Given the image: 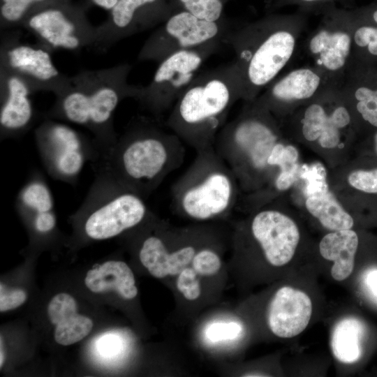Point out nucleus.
<instances>
[{"instance_id":"1","label":"nucleus","mask_w":377,"mask_h":377,"mask_svg":"<svg viewBox=\"0 0 377 377\" xmlns=\"http://www.w3.org/2000/svg\"><path fill=\"white\" fill-rule=\"evenodd\" d=\"M307 19L299 10L272 13L224 34L222 43L235 53L232 63L244 102L256 99L291 61Z\"/></svg>"},{"instance_id":"2","label":"nucleus","mask_w":377,"mask_h":377,"mask_svg":"<svg viewBox=\"0 0 377 377\" xmlns=\"http://www.w3.org/2000/svg\"><path fill=\"white\" fill-rule=\"evenodd\" d=\"M131 69L130 64L121 63L77 72L71 76L68 87L55 96L44 119L66 121L87 128L101 158L118 138L114 127L115 110L123 100H135L138 96L140 86L128 82Z\"/></svg>"},{"instance_id":"3","label":"nucleus","mask_w":377,"mask_h":377,"mask_svg":"<svg viewBox=\"0 0 377 377\" xmlns=\"http://www.w3.org/2000/svg\"><path fill=\"white\" fill-rule=\"evenodd\" d=\"M184 145L171 131L139 119L128 126L94 168L145 198L183 163Z\"/></svg>"},{"instance_id":"4","label":"nucleus","mask_w":377,"mask_h":377,"mask_svg":"<svg viewBox=\"0 0 377 377\" xmlns=\"http://www.w3.org/2000/svg\"><path fill=\"white\" fill-rule=\"evenodd\" d=\"M242 87L232 62L202 73L171 108L166 127L195 151L214 147Z\"/></svg>"},{"instance_id":"5","label":"nucleus","mask_w":377,"mask_h":377,"mask_svg":"<svg viewBox=\"0 0 377 377\" xmlns=\"http://www.w3.org/2000/svg\"><path fill=\"white\" fill-rule=\"evenodd\" d=\"M219 132L214 148L244 188L260 185L271 168L268 158L279 142L274 117L256 99Z\"/></svg>"},{"instance_id":"6","label":"nucleus","mask_w":377,"mask_h":377,"mask_svg":"<svg viewBox=\"0 0 377 377\" xmlns=\"http://www.w3.org/2000/svg\"><path fill=\"white\" fill-rule=\"evenodd\" d=\"M195 152L189 168L172 186V207L200 221L227 216L237 200V181L214 147Z\"/></svg>"},{"instance_id":"7","label":"nucleus","mask_w":377,"mask_h":377,"mask_svg":"<svg viewBox=\"0 0 377 377\" xmlns=\"http://www.w3.org/2000/svg\"><path fill=\"white\" fill-rule=\"evenodd\" d=\"M79 209L72 216L85 238L104 240L143 223L151 216L145 198L101 169Z\"/></svg>"},{"instance_id":"8","label":"nucleus","mask_w":377,"mask_h":377,"mask_svg":"<svg viewBox=\"0 0 377 377\" xmlns=\"http://www.w3.org/2000/svg\"><path fill=\"white\" fill-rule=\"evenodd\" d=\"M88 7L87 3L58 0L29 15L22 27L52 52L58 50L79 51L94 48L97 26H94L87 17Z\"/></svg>"},{"instance_id":"9","label":"nucleus","mask_w":377,"mask_h":377,"mask_svg":"<svg viewBox=\"0 0 377 377\" xmlns=\"http://www.w3.org/2000/svg\"><path fill=\"white\" fill-rule=\"evenodd\" d=\"M221 43L222 40H216L195 49L175 52L160 61L151 82L140 86L135 101L158 120L200 74L202 64Z\"/></svg>"},{"instance_id":"10","label":"nucleus","mask_w":377,"mask_h":377,"mask_svg":"<svg viewBox=\"0 0 377 377\" xmlns=\"http://www.w3.org/2000/svg\"><path fill=\"white\" fill-rule=\"evenodd\" d=\"M34 135L44 167L56 180L75 184L85 163L100 159L93 139L58 120L44 119Z\"/></svg>"},{"instance_id":"11","label":"nucleus","mask_w":377,"mask_h":377,"mask_svg":"<svg viewBox=\"0 0 377 377\" xmlns=\"http://www.w3.org/2000/svg\"><path fill=\"white\" fill-rule=\"evenodd\" d=\"M348 8L331 6L320 14L319 24L304 42L312 66L340 87L353 59V38Z\"/></svg>"},{"instance_id":"12","label":"nucleus","mask_w":377,"mask_h":377,"mask_svg":"<svg viewBox=\"0 0 377 377\" xmlns=\"http://www.w3.org/2000/svg\"><path fill=\"white\" fill-rule=\"evenodd\" d=\"M51 54L50 50L38 42L22 41L17 30L1 31L0 68L22 77L34 94L47 91L55 96L70 84L71 76L55 66Z\"/></svg>"},{"instance_id":"13","label":"nucleus","mask_w":377,"mask_h":377,"mask_svg":"<svg viewBox=\"0 0 377 377\" xmlns=\"http://www.w3.org/2000/svg\"><path fill=\"white\" fill-rule=\"evenodd\" d=\"M228 30L221 20H202L185 11L172 14L154 30L142 45L137 59L140 61L159 63L168 56L183 50L222 40Z\"/></svg>"},{"instance_id":"14","label":"nucleus","mask_w":377,"mask_h":377,"mask_svg":"<svg viewBox=\"0 0 377 377\" xmlns=\"http://www.w3.org/2000/svg\"><path fill=\"white\" fill-rule=\"evenodd\" d=\"M292 120L304 139L326 149L337 147L355 124L340 87H331L300 107Z\"/></svg>"},{"instance_id":"15","label":"nucleus","mask_w":377,"mask_h":377,"mask_svg":"<svg viewBox=\"0 0 377 377\" xmlns=\"http://www.w3.org/2000/svg\"><path fill=\"white\" fill-rule=\"evenodd\" d=\"M174 13L169 0H119L97 26L94 48L107 51L117 42L163 22Z\"/></svg>"},{"instance_id":"16","label":"nucleus","mask_w":377,"mask_h":377,"mask_svg":"<svg viewBox=\"0 0 377 377\" xmlns=\"http://www.w3.org/2000/svg\"><path fill=\"white\" fill-rule=\"evenodd\" d=\"M331 87H339L312 65L275 79L256 99L274 116L294 112Z\"/></svg>"},{"instance_id":"17","label":"nucleus","mask_w":377,"mask_h":377,"mask_svg":"<svg viewBox=\"0 0 377 377\" xmlns=\"http://www.w3.org/2000/svg\"><path fill=\"white\" fill-rule=\"evenodd\" d=\"M250 232L266 260L274 267H282L293 258L300 233L295 221L285 214L265 209L253 215Z\"/></svg>"},{"instance_id":"18","label":"nucleus","mask_w":377,"mask_h":377,"mask_svg":"<svg viewBox=\"0 0 377 377\" xmlns=\"http://www.w3.org/2000/svg\"><path fill=\"white\" fill-rule=\"evenodd\" d=\"M34 94L17 75L0 68V138H18L34 125L36 112L31 100Z\"/></svg>"},{"instance_id":"19","label":"nucleus","mask_w":377,"mask_h":377,"mask_svg":"<svg viewBox=\"0 0 377 377\" xmlns=\"http://www.w3.org/2000/svg\"><path fill=\"white\" fill-rule=\"evenodd\" d=\"M312 315V302L302 290L283 286L273 295L267 319L272 332L280 338H292L302 332Z\"/></svg>"},{"instance_id":"20","label":"nucleus","mask_w":377,"mask_h":377,"mask_svg":"<svg viewBox=\"0 0 377 377\" xmlns=\"http://www.w3.org/2000/svg\"><path fill=\"white\" fill-rule=\"evenodd\" d=\"M303 178L306 180L305 206L308 212L331 231L351 229L353 219L329 190L324 168L313 166L306 170Z\"/></svg>"},{"instance_id":"21","label":"nucleus","mask_w":377,"mask_h":377,"mask_svg":"<svg viewBox=\"0 0 377 377\" xmlns=\"http://www.w3.org/2000/svg\"><path fill=\"white\" fill-rule=\"evenodd\" d=\"M340 89L355 123L377 128V66L351 65Z\"/></svg>"},{"instance_id":"22","label":"nucleus","mask_w":377,"mask_h":377,"mask_svg":"<svg viewBox=\"0 0 377 377\" xmlns=\"http://www.w3.org/2000/svg\"><path fill=\"white\" fill-rule=\"evenodd\" d=\"M198 249L194 244H184L170 251L158 234L145 237L140 244L138 256L142 265L157 279L180 274L192 263Z\"/></svg>"},{"instance_id":"23","label":"nucleus","mask_w":377,"mask_h":377,"mask_svg":"<svg viewBox=\"0 0 377 377\" xmlns=\"http://www.w3.org/2000/svg\"><path fill=\"white\" fill-rule=\"evenodd\" d=\"M47 313L54 325V339L59 345L66 346L79 342L92 330V320L78 313L76 300L66 293H58L50 300Z\"/></svg>"},{"instance_id":"24","label":"nucleus","mask_w":377,"mask_h":377,"mask_svg":"<svg viewBox=\"0 0 377 377\" xmlns=\"http://www.w3.org/2000/svg\"><path fill=\"white\" fill-rule=\"evenodd\" d=\"M348 10L353 38L351 65L377 66V0Z\"/></svg>"},{"instance_id":"25","label":"nucleus","mask_w":377,"mask_h":377,"mask_svg":"<svg viewBox=\"0 0 377 377\" xmlns=\"http://www.w3.org/2000/svg\"><path fill=\"white\" fill-rule=\"evenodd\" d=\"M84 283L94 293L114 291L125 300H132L138 295L134 274L121 260H108L89 269Z\"/></svg>"},{"instance_id":"26","label":"nucleus","mask_w":377,"mask_h":377,"mask_svg":"<svg viewBox=\"0 0 377 377\" xmlns=\"http://www.w3.org/2000/svg\"><path fill=\"white\" fill-rule=\"evenodd\" d=\"M358 236L351 229L332 231L320 242L319 251L323 258L333 262L331 276L341 281L348 279L355 267Z\"/></svg>"},{"instance_id":"27","label":"nucleus","mask_w":377,"mask_h":377,"mask_svg":"<svg viewBox=\"0 0 377 377\" xmlns=\"http://www.w3.org/2000/svg\"><path fill=\"white\" fill-rule=\"evenodd\" d=\"M362 323L354 318H345L334 327L330 346L334 357L342 363L357 362L362 355Z\"/></svg>"},{"instance_id":"28","label":"nucleus","mask_w":377,"mask_h":377,"mask_svg":"<svg viewBox=\"0 0 377 377\" xmlns=\"http://www.w3.org/2000/svg\"><path fill=\"white\" fill-rule=\"evenodd\" d=\"M298 157L297 150L293 145H286L280 142L275 145L267 163L270 168L278 166L280 168L274 182L276 189H288L301 175L302 168L299 165Z\"/></svg>"},{"instance_id":"29","label":"nucleus","mask_w":377,"mask_h":377,"mask_svg":"<svg viewBox=\"0 0 377 377\" xmlns=\"http://www.w3.org/2000/svg\"><path fill=\"white\" fill-rule=\"evenodd\" d=\"M58 0H0V30L22 27L34 11Z\"/></svg>"},{"instance_id":"30","label":"nucleus","mask_w":377,"mask_h":377,"mask_svg":"<svg viewBox=\"0 0 377 377\" xmlns=\"http://www.w3.org/2000/svg\"><path fill=\"white\" fill-rule=\"evenodd\" d=\"M228 0H170L177 10L187 11L207 21L221 20L224 3Z\"/></svg>"},{"instance_id":"31","label":"nucleus","mask_w":377,"mask_h":377,"mask_svg":"<svg viewBox=\"0 0 377 377\" xmlns=\"http://www.w3.org/2000/svg\"><path fill=\"white\" fill-rule=\"evenodd\" d=\"M355 0H274L272 9H279L287 6H296L297 10L304 13L320 14L331 6L352 8Z\"/></svg>"},{"instance_id":"32","label":"nucleus","mask_w":377,"mask_h":377,"mask_svg":"<svg viewBox=\"0 0 377 377\" xmlns=\"http://www.w3.org/2000/svg\"><path fill=\"white\" fill-rule=\"evenodd\" d=\"M193 269L202 276L216 274L221 269V260L218 253L208 247L197 251L192 260Z\"/></svg>"},{"instance_id":"33","label":"nucleus","mask_w":377,"mask_h":377,"mask_svg":"<svg viewBox=\"0 0 377 377\" xmlns=\"http://www.w3.org/2000/svg\"><path fill=\"white\" fill-rule=\"evenodd\" d=\"M30 221V225L36 234L47 235L52 232L57 224V218L52 209H36L20 214Z\"/></svg>"},{"instance_id":"34","label":"nucleus","mask_w":377,"mask_h":377,"mask_svg":"<svg viewBox=\"0 0 377 377\" xmlns=\"http://www.w3.org/2000/svg\"><path fill=\"white\" fill-rule=\"evenodd\" d=\"M192 268L186 267L177 275L176 285L179 292L188 300L198 299L201 293L200 281Z\"/></svg>"},{"instance_id":"35","label":"nucleus","mask_w":377,"mask_h":377,"mask_svg":"<svg viewBox=\"0 0 377 377\" xmlns=\"http://www.w3.org/2000/svg\"><path fill=\"white\" fill-rule=\"evenodd\" d=\"M242 330V326L235 322L212 323L206 328L205 337L212 342L232 340Z\"/></svg>"},{"instance_id":"36","label":"nucleus","mask_w":377,"mask_h":377,"mask_svg":"<svg viewBox=\"0 0 377 377\" xmlns=\"http://www.w3.org/2000/svg\"><path fill=\"white\" fill-rule=\"evenodd\" d=\"M348 181L350 185L357 190L368 193H377V168L353 171L348 175Z\"/></svg>"},{"instance_id":"37","label":"nucleus","mask_w":377,"mask_h":377,"mask_svg":"<svg viewBox=\"0 0 377 377\" xmlns=\"http://www.w3.org/2000/svg\"><path fill=\"white\" fill-rule=\"evenodd\" d=\"M26 292L20 288L6 289L0 286V311L4 312L16 309L23 304L27 300Z\"/></svg>"},{"instance_id":"38","label":"nucleus","mask_w":377,"mask_h":377,"mask_svg":"<svg viewBox=\"0 0 377 377\" xmlns=\"http://www.w3.org/2000/svg\"><path fill=\"white\" fill-rule=\"evenodd\" d=\"M364 283L371 295L377 300V269H370L366 273Z\"/></svg>"},{"instance_id":"39","label":"nucleus","mask_w":377,"mask_h":377,"mask_svg":"<svg viewBox=\"0 0 377 377\" xmlns=\"http://www.w3.org/2000/svg\"><path fill=\"white\" fill-rule=\"evenodd\" d=\"M87 3L93 4L105 10H110L119 0H87Z\"/></svg>"},{"instance_id":"40","label":"nucleus","mask_w":377,"mask_h":377,"mask_svg":"<svg viewBox=\"0 0 377 377\" xmlns=\"http://www.w3.org/2000/svg\"><path fill=\"white\" fill-rule=\"evenodd\" d=\"M1 347H0V367L2 368L4 362H5V351L3 349V340L2 337L1 336Z\"/></svg>"},{"instance_id":"41","label":"nucleus","mask_w":377,"mask_h":377,"mask_svg":"<svg viewBox=\"0 0 377 377\" xmlns=\"http://www.w3.org/2000/svg\"><path fill=\"white\" fill-rule=\"evenodd\" d=\"M374 147H375V149H376V151L377 153V131L376 132V133L374 134Z\"/></svg>"}]
</instances>
